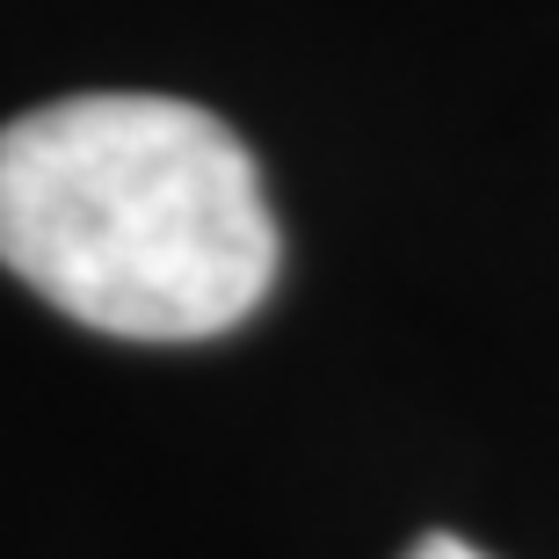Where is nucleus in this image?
I'll use <instances>...</instances> for the list:
<instances>
[{
    "label": "nucleus",
    "instance_id": "1",
    "mask_svg": "<svg viewBox=\"0 0 559 559\" xmlns=\"http://www.w3.org/2000/svg\"><path fill=\"white\" fill-rule=\"evenodd\" d=\"M0 262L124 342L240 328L276 276L254 153L175 95H66L0 124Z\"/></svg>",
    "mask_w": 559,
    "mask_h": 559
},
{
    "label": "nucleus",
    "instance_id": "2",
    "mask_svg": "<svg viewBox=\"0 0 559 559\" xmlns=\"http://www.w3.org/2000/svg\"><path fill=\"white\" fill-rule=\"evenodd\" d=\"M407 559H487L479 545H465V538H451V531H436V538H421Z\"/></svg>",
    "mask_w": 559,
    "mask_h": 559
}]
</instances>
